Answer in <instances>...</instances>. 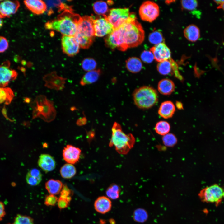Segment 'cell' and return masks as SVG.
Segmentation results:
<instances>
[{"label":"cell","instance_id":"1","mask_svg":"<svg viewBox=\"0 0 224 224\" xmlns=\"http://www.w3.org/2000/svg\"><path fill=\"white\" fill-rule=\"evenodd\" d=\"M118 29L122 43V51H125L128 48L138 46L144 40V31L135 14Z\"/></svg>","mask_w":224,"mask_h":224},{"label":"cell","instance_id":"2","mask_svg":"<svg viewBox=\"0 0 224 224\" xmlns=\"http://www.w3.org/2000/svg\"><path fill=\"white\" fill-rule=\"evenodd\" d=\"M81 17L79 15L73 12L72 8L66 9L56 19L47 22L45 27L48 30L58 31L63 35L74 36Z\"/></svg>","mask_w":224,"mask_h":224},{"label":"cell","instance_id":"3","mask_svg":"<svg viewBox=\"0 0 224 224\" xmlns=\"http://www.w3.org/2000/svg\"><path fill=\"white\" fill-rule=\"evenodd\" d=\"M111 131L109 146L114 147L115 150L120 154H127L134 145L135 140L134 136L132 134L124 133L121 125L117 122L113 124Z\"/></svg>","mask_w":224,"mask_h":224},{"label":"cell","instance_id":"4","mask_svg":"<svg viewBox=\"0 0 224 224\" xmlns=\"http://www.w3.org/2000/svg\"><path fill=\"white\" fill-rule=\"evenodd\" d=\"M30 106L33 109V119L40 118L46 122L53 121L56 115L54 102L44 95H39L32 101Z\"/></svg>","mask_w":224,"mask_h":224},{"label":"cell","instance_id":"5","mask_svg":"<svg viewBox=\"0 0 224 224\" xmlns=\"http://www.w3.org/2000/svg\"><path fill=\"white\" fill-rule=\"evenodd\" d=\"M135 105L141 109H147L154 106L158 100V93L153 88L147 86L134 90L132 94Z\"/></svg>","mask_w":224,"mask_h":224},{"label":"cell","instance_id":"6","mask_svg":"<svg viewBox=\"0 0 224 224\" xmlns=\"http://www.w3.org/2000/svg\"><path fill=\"white\" fill-rule=\"evenodd\" d=\"M198 195L202 202L214 204L217 207L224 199V187L214 184L203 189Z\"/></svg>","mask_w":224,"mask_h":224},{"label":"cell","instance_id":"7","mask_svg":"<svg viewBox=\"0 0 224 224\" xmlns=\"http://www.w3.org/2000/svg\"><path fill=\"white\" fill-rule=\"evenodd\" d=\"M128 8H113L107 16L110 22L114 29H118L126 23L134 15Z\"/></svg>","mask_w":224,"mask_h":224},{"label":"cell","instance_id":"8","mask_svg":"<svg viewBox=\"0 0 224 224\" xmlns=\"http://www.w3.org/2000/svg\"><path fill=\"white\" fill-rule=\"evenodd\" d=\"M139 13L142 20L151 22L159 16V7L158 5L154 2L146 1L140 6Z\"/></svg>","mask_w":224,"mask_h":224},{"label":"cell","instance_id":"9","mask_svg":"<svg viewBox=\"0 0 224 224\" xmlns=\"http://www.w3.org/2000/svg\"><path fill=\"white\" fill-rule=\"evenodd\" d=\"M93 23L95 36L102 37L110 34L114 30L105 15H102V17L94 18Z\"/></svg>","mask_w":224,"mask_h":224},{"label":"cell","instance_id":"10","mask_svg":"<svg viewBox=\"0 0 224 224\" xmlns=\"http://www.w3.org/2000/svg\"><path fill=\"white\" fill-rule=\"evenodd\" d=\"M94 18L92 16L81 17L77 24V32L82 35L94 38L93 23Z\"/></svg>","mask_w":224,"mask_h":224},{"label":"cell","instance_id":"11","mask_svg":"<svg viewBox=\"0 0 224 224\" xmlns=\"http://www.w3.org/2000/svg\"><path fill=\"white\" fill-rule=\"evenodd\" d=\"M67 79L57 75L55 71L45 75L43 77V81L45 82V87L57 91H62L64 89Z\"/></svg>","mask_w":224,"mask_h":224},{"label":"cell","instance_id":"12","mask_svg":"<svg viewBox=\"0 0 224 224\" xmlns=\"http://www.w3.org/2000/svg\"><path fill=\"white\" fill-rule=\"evenodd\" d=\"M10 63L8 61L3 62L0 66V87H5L12 81L15 80L17 73L10 68Z\"/></svg>","mask_w":224,"mask_h":224},{"label":"cell","instance_id":"13","mask_svg":"<svg viewBox=\"0 0 224 224\" xmlns=\"http://www.w3.org/2000/svg\"><path fill=\"white\" fill-rule=\"evenodd\" d=\"M63 52L69 56H73L79 52L80 46L74 36L63 35L61 39Z\"/></svg>","mask_w":224,"mask_h":224},{"label":"cell","instance_id":"14","mask_svg":"<svg viewBox=\"0 0 224 224\" xmlns=\"http://www.w3.org/2000/svg\"><path fill=\"white\" fill-rule=\"evenodd\" d=\"M150 51L153 54L154 59L159 63L171 58L170 50L164 42L154 45L150 49Z\"/></svg>","mask_w":224,"mask_h":224},{"label":"cell","instance_id":"15","mask_svg":"<svg viewBox=\"0 0 224 224\" xmlns=\"http://www.w3.org/2000/svg\"><path fill=\"white\" fill-rule=\"evenodd\" d=\"M20 5V3L17 1L6 0L1 2L0 17L1 18L9 17L16 12Z\"/></svg>","mask_w":224,"mask_h":224},{"label":"cell","instance_id":"16","mask_svg":"<svg viewBox=\"0 0 224 224\" xmlns=\"http://www.w3.org/2000/svg\"><path fill=\"white\" fill-rule=\"evenodd\" d=\"M81 150L72 145H68L63 150L64 160L68 163L74 164L79 161Z\"/></svg>","mask_w":224,"mask_h":224},{"label":"cell","instance_id":"17","mask_svg":"<svg viewBox=\"0 0 224 224\" xmlns=\"http://www.w3.org/2000/svg\"><path fill=\"white\" fill-rule=\"evenodd\" d=\"M157 69L159 73L162 75H168L174 72L176 76L180 77L177 65L171 58L159 62L157 65Z\"/></svg>","mask_w":224,"mask_h":224},{"label":"cell","instance_id":"18","mask_svg":"<svg viewBox=\"0 0 224 224\" xmlns=\"http://www.w3.org/2000/svg\"><path fill=\"white\" fill-rule=\"evenodd\" d=\"M39 166L45 172L53 171L56 166V163L53 157L46 154H41L38 161Z\"/></svg>","mask_w":224,"mask_h":224},{"label":"cell","instance_id":"19","mask_svg":"<svg viewBox=\"0 0 224 224\" xmlns=\"http://www.w3.org/2000/svg\"><path fill=\"white\" fill-rule=\"evenodd\" d=\"M24 3L27 8L34 13L40 15L44 13L47 9L45 3L41 0H27Z\"/></svg>","mask_w":224,"mask_h":224},{"label":"cell","instance_id":"20","mask_svg":"<svg viewBox=\"0 0 224 224\" xmlns=\"http://www.w3.org/2000/svg\"><path fill=\"white\" fill-rule=\"evenodd\" d=\"M94 206L95 210L97 212L104 214L110 211L112 207V203L108 197L102 196L98 197L95 200Z\"/></svg>","mask_w":224,"mask_h":224},{"label":"cell","instance_id":"21","mask_svg":"<svg viewBox=\"0 0 224 224\" xmlns=\"http://www.w3.org/2000/svg\"><path fill=\"white\" fill-rule=\"evenodd\" d=\"M175 110V106L173 103L170 101H166L161 104L158 113L162 117L168 119L173 116Z\"/></svg>","mask_w":224,"mask_h":224},{"label":"cell","instance_id":"22","mask_svg":"<svg viewBox=\"0 0 224 224\" xmlns=\"http://www.w3.org/2000/svg\"><path fill=\"white\" fill-rule=\"evenodd\" d=\"M101 74V71L100 69L88 72L81 79L80 84L84 86L94 83L98 80Z\"/></svg>","mask_w":224,"mask_h":224},{"label":"cell","instance_id":"23","mask_svg":"<svg viewBox=\"0 0 224 224\" xmlns=\"http://www.w3.org/2000/svg\"><path fill=\"white\" fill-rule=\"evenodd\" d=\"M175 85L171 80L165 78L161 80L158 83V89L159 91L163 95H169L174 91Z\"/></svg>","mask_w":224,"mask_h":224},{"label":"cell","instance_id":"24","mask_svg":"<svg viewBox=\"0 0 224 224\" xmlns=\"http://www.w3.org/2000/svg\"><path fill=\"white\" fill-rule=\"evenodd\" d=\"M126 67L129 72L136 73L139 72L142 69V64L138 58L132 57L129 58L126 62Z\"/></svg>","mask_w":224,"mask_h":224},{"label":"cell","instance_id":"25","mask_svg":"<svg viewBox=\"0 0 224 224\" xmlns=\"http://www.w3.org/2000/svg\"><path fill=\"white\" fill-rule=\"evenodd\" d=\"M184 37L189 41L194 42L197 41L200 37V30L199 28L194 25H190L184 30Z\"/></svg>","mask_w":224,"mask_h":224},{"label":"cell","instance_id":"26","mask_svg":"<svg viewBox=\"0 0 224 224\" xmlns=\"http://www.w3.org/2000/svg\"><path fill=\"white\" fill-rule=\"evenodd\" d=\"M63 185L60 180L51 179L46 182L45 187L50 194L56 195L60 193Z\"/></svg>","mask_w":224,"mask_h":224},{"label":"cell","instance_id":"27","mask_svg":"<svg viewBox=\"0 0 224 224\" xmlns=\"http://www.w3.org/2000/svg\"><path fill=\"white\" fill-rule=\"evenodd\" d=\"M60 172L63 178L69 179L73 177L75 175L76 170L72 164L68 163L64 165L61 167Z\"/></svg>","mask_w":224,"mask_h":224},{"label":"cell","instance_id":"28","mask_svg":"<svg viewBox=\"0 0 224 224\" xmlns=\"http://www.w3.org/2000/svg\"><path fill=\"white\" fill-rule=\"evenodd\" d=\"M14 96L13 91L10 88L0 87V104H9Z\"/></svg>","mask_w":224,"mask_h":224},{"label":"cell","instance_id":"29","mask_svg":"<svg viewBox=\"0 0 224 224\" xmlns=\"http://www.w3.org/2000/svg\"><path fill=\"white\" fill-rule=\"evenodd\" d=\"M92 7L95 13L99 15H105L108 11L107 3L103 1H98L94 2Z\"/></svg>","mask_w":224,"mask_h":224},{"label":"cell","instance_id":"30","mask_svg":"<svg viewBox=\"0 0 224 224\" xmlns=\"http://www.w3.org/2000/svg\"><path fill=\"white\" fill-rule=\"evenodd\" d=\"M77 40L80 47L83 49H87L92 44L94 38H91L84 36L76 33L74 36Z\"/></svg>","mask_w":224,"mask_h":224},{"label":"cell","instance_id":"31","mask_svg":"<svg viewBox=\"0 0 224 224\" xmlns=\"http://www.w3.org/2000/svg\"><path fill=\"white\" fill-rule=\"evenodd\" d=\"M121 189L118 185L113 184L107 189L106 194L109 198L112 199H118L119 196Z\"/></svg>","mask_w":224,"mask_h":224},{"label":"cell","instance_id":"32","mask_svg":"<svg viewBox=\"0 0 224 224\" xmlns=\"http://www.w3.org/2000/svg\"><path fill=\"white\" fill-rule=\"evenodd\" d=\"M170 125L166 121H161L157 122L155 127V130L158 134L164 136L168 134L170 130Z\"/></svg>","mask_w":224,"mask_h":224},{"label":"cell","instance_id":"33","mask_svg":"<svg viewBox=\"0 0 224 224\" xmlns=\"http://www.w3.org/2000/svg\"><path fill=\"white\" fill-rule=\"evenodd\" d=\"M97 65L96 60L91 58H87L84 59L81 63L82 69L87 72L95 70Z\"/></svg>","mask_w":224,"mask_h":224},{"label":"cell","instance_id":"34","mask_svg":"<svg viewBox=\"0 0 224 224\" xmlns=\"http://www.w3.org/2000/svg\"><path fill=\"white\" fill-rule=\"evenodd\" d=\"M134 221L137 222L142 223L146 221L148 215L147 212L142 208L137 209L135 210L133 215Z\"/></svg>","mask_w":224,"mask_h":224},{"label":"cell","instance_id":"35","mask_svg":"<svg viewBox=\"0 0 224 224\" xmlns=\"http://www.w3.org/2000/svg\"><path fill=\"white\" fill-rule=\"evenodd\" d=\"M148 40L150 43L155 45L163 43L164 39L161 32L158 30L154 31L150 33Z\"/></svg>","mask_w":224,"mask_h":224},{"label":"cell","instance_id":"36","mask_svg":"<svg viewBox=\"0 0 224 224\" xmlns=\"http://www.w3.org/2000/svg\"><path fill=\"white\" fill-rule=\"evenodd\" d=\"M9 224H34L33 219L26 215L18 214L15 217L13 222Z\"/></svg>","mask_w":224,"mask_h":224},{"label":"cell","instance_id":"37","mask_svg":"<svg viewBox=\"0 0 224 224\" xmlns=\"http://www.w3.org/2000/svg\"><path fill=\"white\" fill-rule=\"evenodd\" d=\"M162 139L164 145L168 147H172L177 142L176 137L172 133H168L163 136Z\"/></svg>","mask_w":224,"mask_h":224},{"label":"cell","instance_id":"38","mask_svg":"<svg viewBox=\"0 0 224 224\" xmlns=\"http://www.w3.org/2000/svg\"><path fill=\"white\" fill-rule=\"evenodd\" d=\"M181 3L182 7L188 10H193L197 7L198 3L196 0H182Z\"/></svg>","mask_w":224,"mask_h":224},{"label":"cell","instance_id":"39","mask_svg":"<svg viewBox=\"0 0 224 224\" xmlns=\"http://www.w3.org/2000/svg\"><path fill=\"white\" fill-rule=\"evenodd\" d=\"M140 57L142 61L146 63H150L154 59L152 52L148 50L143 51L141 54Z\"/></svg>","mask_w":224,"mask_h":224},{"label":"cell","instance_id":"40","mask_svg":"<svg viewBox=\"0 0 224 224\" xmlns=\"http://www.w3.org/2000/svg\"><path fill=\"white\" fill-rule=\"evenodd\" d=\"M71 199V196L68 197L67 198L59 197L57 202L58 206L59 208L63 209L68 207Z\"/></svg>","mask_w":224,"mask_h":224},{"label":"cell","instance_id":"41","mask_svg":"<svg viewBox=\"0 0 224 224\" xmlns=\"http://www.w3.org/2000/svg\"><path fill=\"white\" fill-rule=\"evenodd\" d=\"M58 199L55 195L50 194L45 197L44 203L47 206H54L57 203Z\"/></svg>","mask_w":224,"mask_h":224},{"label":"cell","instance_id":"42","mask_svg":"<svg viewBox=\"0 0 224 224\" xmlns=\"http://www.w3.org/2000/svg\"><path fill=\"white\" fill-rule=\"evenodd\" d=\"M26 180L28 184L32 186L38 185L42 180L36 177L31 176L28 174H27L26 176Z\"/></svg>","mask_w":224,"mask_h":224},{"label":"cell","instance_id":"43","mask_svg":"<svg viewBox=\"0 0 224 224\" xmlns=\"http://www.w3.org/2000/svg\"><path fill=\"white\" fill-rule=\"evenodd\" d=\"M9 44L7 39L2 36H0V53L5 52L8 48Z\"/></svg>","mask_w":224,"mask_h":224},{"label":"cell","instance_id":"44","mask_svg":"<svg viewBox=\"0 0 224 224\" xmlns=\"http://www.w3.org/2000/svg\"><path fill=\"white\" fill-rule=\"evenodd\" d=\"M71 192L70 190L66 185H63L60 193V197L67 198V197L70 196Z\"/></svg>","mask_w":224,"mask_h":224},{"label":"cell","instance_id":"45","mask_svg":"<svg viewBox=\"0 0 224 224\" xmlns=\"http://www.w3.org/2000/svg\"><path fill=\"white\" fill-rule=\"evenodd\" d=\"M27 174L31 176L42 180V175L40 170L36 168L32 169L27 173Z\"/></svg>","mask_w":224,"mask_h":224},{"label":"cell","instance_id":"46","mask_svg":"<svg viewBox=\"0 0 224 224\" xmlns=\"http://www.w3.org/2000/svg\"><path fill=\"white\" fill-rule=\"evenodd\" d=\"M6 214L4 203L0 201V221L2 220Z\"/></svg>","mask_w":224,"mask_h":224},{"label":"cell","instance_id":"47","mask_svg":"<svg viewBox=\"0 0 224 224\" xmlns=\"http://www.w3.org/2000/svg\"><path fill=\"white\" fill-rule=\"evenodd\" d=\"M86 121V119L84 118L79 119L77 122V124L79 126L83 125L85 124Z\"/></svg>","mask_w":224,"mask_h":224},{"label":"cell","instance_id":"48","mask_svg":"<svg viewBox=\"0 0 224 224\" xmlns=\"http://www.w3.org/2000/svg\"><path fill=\"white\" fill-rule=\"evenodd\" d=\"M214 1L219 5L224 3V0H214Z\"/></svg>","mask_w":224,"mask_h":224},{"label":"cell","instance_id":"49","mask_svg":"<svg viewBox=\"0 0 224 224\" xmlns=\"http://www.w3.org/2000/svg\"><path fill=\"white\" fill-rule=\"evenodd\" d=\"M31 101V99L29 97H25L24 99V102L27 103H30Z\"/></svg>","mask_w":224,"mask_h":224},{"label":"cell","instance_id":"50","mask_svg":"<svg viewBox=\"0 0 224 224\" xmlns=\"http://www.w3.org/2000/svg\"><path fill=\"white\" fill-rule=\"evenodd\" d=\"M217 8L218 9H222L224 11V3L220 5H218L217 7Z\"/></svg>","mask_w":224,"mask_h":224},{"label":"cell","instance_id":"51","mask_svg":"<svg viewBox=\"0 0 224 224\" xmlns=\"http://www.w3.org/2000/svg\"><path fill=\"white\" fill-rule=\"evenodd\" d=\"M3 21L2 18L0 17V29L2 28L3 25Z\"/></svg>","mask_w":224,"mask_h":224},{"label":"cell","instance_id":"52","mask_svg":"<svg viewBox=\"0 0 224 224\" xmlns=\"http://www.w3.org/2000/svg\"><path fill=\"white\" fill-rule=\"evenodd\" d=\"M180 102H177L176 103V105H177V107H178L179 109H180V108H181L182 107V104L181 103H180V104H179Z\"/></svg>","mask_w":224,"mask_h":224},{"label":"cell","instance_id":"53","mask_svg":"<svg viewBox=\"0 0 224 224\" xmlns=\"http://www.w3.org/2000/svg\"><path fill=\"white\" fill-rule=\"evenodd\" d=\"M174 1H166L165 2L167 4H170L172 3V2H174Z\"/></svg>","mask_w":224,"mask_h":224},{"label":"cell","instance_id":"54","mask_svg":"<svg viewBox=\"0 0 224 224\" xmlns=\"http://www.w3.org/2000/svg\"><path fill=\"white\" fill-rule=\"evenodd\" d=\"M110 222L111 224H114V220H113V221L112 219L110 220Z\"/></svg>","mask_w":224,"mask_h":224},{"label":"cell","instance_id":"55","mask_svg":"<svg viewBox=\"0 0 224 224\" xmlns=\"http://www.w3.org/2000/svg\"><path fill=\"white\" fill-rule=\"evenodd\" d=\"M75 109V107H72L70 108V110H72V111H73V110H74Z\"/></svg>","mask_w":224,"mask_h":224}]
</instances>
